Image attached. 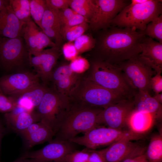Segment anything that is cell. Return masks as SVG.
<instances>
[{"label":"cell","instance_id":"cell-1","mask_svg":"<svg viewBox=\"0 0 162 162\" xmlns=\"http://www.w3.org/2000/svg\"><path fill=\"white\" fill-rule=\"evenodd\" d=\"M92 51V59L118 65L136 56L142 51L146 36L134 28L111 26L99 32Z\"/></svg>","mask_w":162,"mask_h":162},{"label":"cell","instance_id":"cell-2","mask_svg":"<svg viewBox=\"0 0 162 162\" xmlns=\"http://www.w3.org/2000/svg\"><path fill=\"white\" fill-rule=\"evenodd\" d=\"M54 136L55 139L69 141L79 134L99 125L98 116L103 109L70 101Z\"/></svg>","mask_w":162,"mask_h":162},{"label":"cell","instance_id":"cell-3","mask_svg":"<svg viewBox=\"0 0 162 162\" xmlns=\"http://www.w3.org/2000/svg\"><path fill=\"white\" fill-rule=\"evenodd\" d=\"M89 62V68L83 74L85 77L119 95L134 98L136 91L131 87L117 65L92 59Z\"/></svg>","mask_w":162,"mask_h":162},{"label":"cell","instance_id":"cell-4","mask_svg":"<svg viewBox=\"0 0 162 162\" xmlns=\"http://www.w3.org/2000/svg\"><path fill=\"white\" fill-rule=\"evenodd\" d=\"M68 97L71 102L103 109L127 98L88 79L83 74Z\"/></svg>","mask_w":162,"mask_h":162},{"label":"cell","instance_id":"cell-5","mask_svg":"<svg viewBox=\"0 0 162 162\" xmlns=\"http://www.w3.org/2000/svg\"><path fill=\"white\" fill-rule=\"evenodd\" d=\"M162 0H148L136 4L130 3L112 21L111 25L134 28L144 32L147 25L162 14Z\"/></svg>","mask_w":162,"mask_h":162},{"label":"cell","instance_id":"cell-6","mask_svg":"<svg viewBox=\"0 0 162 162\" xmlns=\"http://www.w3.org/2000/svg\"><path fill=\"white\" fill-rule=\"evenodd\" d=\"M144 137L125 128L116 129L100 125L85 132L83 136H76L69 141L84 146L88 149L96 150L99 148L108 146L121 140L135 141Z\"/></svg>","mask_w":162,"mask_h":162},{"label":"cell","instance_id":"cell-7","mask_svg":"<svg viewBox=\"0 0 162 162\" xmlns=\"http://www.w3.org/2000/svg\"><path fill=\"white\" fill-rule=\"evenodd\" d=\"M70 103L68 97L53 87L49 88L36 108L40 121L50 128L55 135Z\"/></svg>","mask_w":162,"mask_h":162},{"label":"cell","instance_id":"cell-8","mask_svg":"<svg viewBox=\"0 0 162 162\" xmlns=\"http://www.w3.org/2000/svg\"><path fill=\"white\" fill-rule=\"evenodd\" d=\"M28 50L22 37L0 38V66L7 71L29 64Z\"/></svg>","mask_w":162,"mask_h":162},{"label":"cell","instance_id":"cell-9","mask_svg":"<svg viewBox=\"0 0 162 162\" xmlns=\"http://www.w3.org/2000/svg\"><path fill=\"white\" fill-rule=\"evenodd\" d=\"M138 55L117 65L134 90L150 92L151 90L150 85L151 79L156 73L152 68L143 62L139 58Z\"/></svg>","mask_w":162,"mask_h":162},{"label":"cell","instance_id":"cell-10","mask_svg":"<svg viewBox=\"0 0 162 162\" xmlns=\"http://www.w3.org/2000/svg\"><path fill=\"white\" fill-rule=\"evenodd\" d=\"M96 7L89 20V28L93 31L108 28L112 21L129 4L124 0H94Z\"/></svg>","mask_w":162,"mask_h":162},{"label":"cell","instance_id":"cell-11","mask_svg":"<svg viewBox=\"0 0 162 162\" xmlns=\"http://www.w3.org/2000/svg\"><path fill=\"white\" fill-rule=\"evenodd\" d=\"M134 108V98L122 100L101 111L98 116V124L114 129L125 128L127 119Z\"/></svg>","mask_w":162,"mask_h":162},{"label":"cell","instance_id":"cell-12","mask_svg":"<svg viewBox=\"0 0 162 162\" xmlns=\"http://www.w3.org/2000/svg\"><path fill=\"white\" fill-rule=\"evenodd\" d=\"M75 143L55 139L39 149L27 152L20 159H30L37 162H59L66 155L76 150Z\"/></svg>","mask_w":162,"mask_h":162},{"label":"cell","instance_id":"cell-13","mask_svg":"<svg viewBox=\"0 0 162 162\" xmlns=\"http://www.w3.org/2000/svg\"><path fill=\"white\" fill-rule=\"evenodd\" d=\"M38 75L23 71L4 76L0 78V88L3 94L15 98L39 84Z\"/></svg>","mask_w":162,"mask_h":162},{"label":"cell","instance_id":"cell-14","mask_svg":"<svg viewBox=\"0 0 162 162\" xmlns=\"http://www.w3.org/2000/svg\"><path fill=\"white\" fill-rule=\"evenodd\" d=\"M60 49L55 46L44 49L37 55L29 57V64L34 70L43 84L50 81L52 73L62 54Z\"/></svg>","mask_w":162,"mask_h":162},{"label":"cell","instance_id":"cell-15","mask_svg":"<svg viewBox=\"0 0 162 162\" xmlns=\"http://www.w3.org/2000/svg\"><path fill=\"white\" fill-rule=\"evenodd\" d=\"M128 139L119 140L100 150L106 162H120L144 154L147 146Z\"/></svg>","mask_w":162,"mask_h":162},{"label":"cell","instance_id":"cell-16","mask_svg":"<svg viewBox=\"0 0 162 162\" xmlns=\"http://www.w3.org/2000/svg\"><path fill=\"white\" fill-rule=\"evenodd\" d=\"M22 37L26 46L29 57L35 56L48 47L56 46L32 19L26 23Z\"/></svg>","mask_w":162,"mask_h":162},{"label":"cell","instance_id":"cell-17","mask_svg":"<svg viewBox=\"0 0 162 162\" xmlns=\"http://www.w3.org/2000/svg\"><path fill=\"white\" fill-rule=\"evenodd\" d=\"M139 58L152 68L156 73L162 71V43L149 37H146L142 44Z\"/></svg>","mask_w":162,"mask_h":162},{"label":"cell","instance_id":"cell-18","mask_svg":"<svg viewBox=\"0 0 162 162\" xmlns=\"http://www.w3.org/2000/svg\"><path fill=\"white\" fill-rule=\"evenodd\" d=\"M25 24L17 18L10 4L0 11V38L22 37Z\"/></svg>","mask_w":162,"mask_h":162},{"label":"cell","instance_id":"cell-19","mask_svg":"<svg viewBox=\"0 0 162 162\" xmlns=\"http://www.w3.org/2000/svg\"><path fill=\"white\" fill-rule=\"evenodd\" d=\"M158 121H159L152 114L134 109L127 119L125 128L134 134L144 137Z\"/></svg>","mask_w":162,"mask_h":162},{"label":"cell","instance_id":"cell-20","mask_svg":"<svg viewBox=\"0 0 162 162\" xmlns=\"http://www.w3.org/2000/svg\"><path fill=\"white\" fill-rule=\"evenodd\" d=\"M4 118L8 126L18 134L32 124L40 121L36 112L27 111L19 106L14 111L5 113Z\"/></svg>","mask_w":162,"mask_h":162},{"label":"cell","instance_id":"cell-21","mask_svg":"<svg viewBox=\"0 0 162 162\" xmlns=\"http://www.w3.org/2000/svg\"><path fill=\"white\" fill-rule=\"evenodd\" d=\"M59 10L51 8L46 3L41 29L51 40L54 39L56 46L60 48L63 39L60 33L61 25L58 16Z\"/></svg>","mask_w":162,"mask_h":162},{"label":"cell","instance_id":"cell-22","mask_svg":"<svg viewBox=\"0 0 162 162\" xmlns=\"http://www.w3.org/2000/svg\"><path fill=\"white\" fill-rule=\"evenodd\" d=\"M134 110L148 113L154 116L159 121L162 117V105L150 94V92L137 91L134 97Z\"/></svg>","mask_w":162,"mask_h":162},{"label":"cell","instance_id":"cell-23","mask_svg":"<svg viewBox=\"0 0 162 162\" xmlns=\"http://www.w3.org/2000/svg\"><path fill=\"white\" fill-rule=\"evenodd\" d=\"M49 88L46 85L40 83L14 98L19 106L32 111L38 106Z\"/></svg>","mask_w":162,"mask_h":162},{"label":"cell","instance_id":"cell-24","mask_svg":"<svg viewBox=\"0 0 162 162\" xmlns=\"http://www.w3.org/2000/svg\"><path fill=\"white\" fill-rule=\"evenodd\" d=\"M145 154L150 162H162V127L151 137Z\"/></svg>","mask_w":162,"mask_h":162},{"label":"cell","instance_id":"cell-25","mask_svg":"<svg viewBox=\"0 0 162 162\" xmlns=\"http://www.w3.org/2000/svg\"><path fill=\"white\" fill-rule=\"evenodd\" d=\"M55 136L53 131L43 123L38 129L24 138L27 146L31 148L46 142H50Z\"/></svg>","mask_w":162,"mask_h":162},{"label":"cell","instance_id":"cell-26","mask_svg":"<svg viewBox=\"0 0 162 162\" xmlns=\"http://www.w3.org/2000/svg\"><path fill=\"white\" fill-rule=\"evenodd\" d=\"M70 7L76 13L84 17L89 22L96 6L94 0H71Z\"/></svg>","mask_w":162,"mask_h":162},{"label":"cell","instance_id":"cell-27","mask_svg":"<svg viewBox=\"0 0 162 162\" xmlns=\"http://www.w3.org/2000/svg\"><path fill=\"white\" fill-rule=\"evenodd\" d=\"M10 4L17 18L25 23L32 20L30 0H10Z\"/></svg>","mask_w":162,"mask_h":162},{"label":"cell","instance_id":"cell-28","mask_svg":"<svg viewBox=\"0 0 162 162\" xmlns=\"http://www.w3.org/2000/svg\"><path fill=\"white\" fill-rule=\"evenodd\" d=\"M82 74L75 73L71 76L62 79L54 83L53 87L59 93L68 97Z\"/></svg>","mask_w":162,"mask_h":162},{"label":"cell","instance_id":"cell-29","mask_svg":"<svg viewBox=\"0 0 162 162\" xmlns=\"http://www.w3.org/2000/svg\"><path fill=\"white\" fill-rule=\"evenodd\" d=\"M146 36L162 43V15L160 14L146 26L144 31Z\"/></svg>","mask_w":162,"mask_h":162},{"label":"cell","instance_id":"cell-30","mask_svg":"<svg viewBox=\"0 0 162 162\" xmlns=\"http://www.w3.org/2000/svg\"><path fill=\"white\" fill-rule=\"evenodd\" d=\"M30 13L31 18L40 28L41 22L46 7L44 0H30Z\"/></svg>","mask_w":162,"mask_h":162},{"label":"cell","instance_id":"cell-31","mask_svg":"<svg viewBox=\"0 0 162 162\" xmlns=\"http://www.w3.org/2000/svg\"><path fill=\"white\" fill-rule=\"evenodd\" d=\"M78 55L91 51L96 43L95 38L91 34H83L74 41Z\"/></svg>","mask_w":162,"mask_h":162},{"label":"cell","instance_id":"cell-32","mask_svg":"<svg viewBox=\"0 0 162 162\" xmlns=\"http://www.w3.org/2000/svg\"><path fill=\"white\" fill-rule=\"evenodd\" d=\"M88 22H85L79 25L70 27L61 33L63 38L73 42L84 34L89 28Z\"/></svg>","mask_w":162,"mask_h":162},{"label":"cell","instance_id":"cell-33","mask_svg":"<svg viewBox=\"0 0 162 162\" xmlns=\"http://www.w3.org/2000/svg\"><path fill=\"white\" fill-rule=\"evenodd\" d=\"M75 73L71 69L69 64H63L54 68L50 81L54 84L62 79L72 76Z\"/></svg>","mask_w":162,"mask_h":162},{"label":"cell","instance_id":"cell-34","mask_svg":"<svg viewBox=\"0 0 162 162\" xmlns=\"http://www.w3.org/2000/svg\"><path fill=\"white\" fill-rule=\"evenodd\" d=\"M89 155L88 149L76 150L68 154L59 162H88Z\"/></svg>","mask_w":162,"mask_h":162},{"label":"cell","instance_id":"cell-35","mask_svg":"<svg viewBox=\"0 0 162 162\" xmlns=\"http://www.w3.org/2000/svg\"><path fill=\"white\" fill-rule=\"evenodd\" d=\"M69 64L74 73L79 74L85 73L90 67V62L87 59L78 56L71 60Z\"/></svg>","mask_w":162,"mask_h":162},{"label":"cell","instance_id":"cell-36","mask_svg":"<svg viewBox=\"0 0 162 162\" xmlns=\"http://www.w3.org/2000/svg\"><path fill=\"white\" fill-rule=\"evenodd\" d=\"M18 106L16 100L3 94H0V112L8 113Z\"/></svg>","mask_w":162,"mask_h":162},{"label":"cell","instance_id":"cell-37","mask_svg":"<svg viewBox=\"0 0 162 162\" xmlns=\"http://www.w3.org/2000/svg\"><path fill=\"white\" fill-rule=\"evenodd\" d=\"M62 52L68 60L71 61L78 55L73 42H68L64 44L62 46Z\"/></svg>","mask_w":162,"mask_h":162},{"label":"cell","instance_id":"cell-38","mask_svg":"<svg viewBox=\"0 0 162 162\" xmlns=\"http://www.w3.org/2000/svg\"><path fill=\"white\" fill-rule=\"evenodd\" d=\"M87 22L88 20L83 16L76 14L73 15L64 25L61 28L60 33L63 32L67 29L79 25L82 23Z\"/></svg>","mask_w":162,"mask_h":162},{"label":"cell","instance_id":"cell-39","mask_svg":"<svg viewBox=\"0 0 162 162\" xmlns=\"http://www.w3.org/2000/svg\"><path fill=\"white\" fill-rule=\"evenodd\" d=\"M71 0H46V4L51 8L61 10L70 7Z\"/></svg>","mask_w":162,"mask_h":162},{"label":"cell","instance_id":"cell-40","mask_svg":"<svg viewBox=\"0 0 162 162\" xmlns=\"http://www.w3.org/2000/svg\"><path fill=\"white\" fill-rule=\"evenodd\" d=\"M161 74L156 73L152 78L150 83L151 90L155 94L162 93V76Z\"/></svg>","mask_w":162,"mask_h":162},{"label":"cell","instance_id":"cell-41","mask_svg":"<svg viewBox=\"0 0 162 162\" xmlns=\"http://www.w3.org/2000/svg\"><path fill=\"white\" fill-rule=\"evenodd\" d=\"M76 14L77 13L71 8H69L64 10H59L58 15L61 27Z\"/></svg>","mask_w":162,"mask_h":162},{"label":"cell","instance_id":"cell-42","mask_svg":"<svg viewBox=\"0 0 162 162\" xmlns=\"http://www.w3.org/2000/svg\"><path fill=\"white\" fill-rule=\"evenodd\" d=\"M89 149V155L88 162H106L100 150Z\"/></svg>","mask_w":162,"mask_h":162},{"label":"cell","instance_id":"cell-43","mask_svg":"<svg viewBox=\"0 0 162 162\" xmlns=\"http://www.w3.org/2000/svg\"><path fill=\"white\" fill-rule=\"evenodd\" d=\"M43 124L41 121L33 123L19 134L24 138L38 129Z\"/></svg>","mask_w":162,"mask_h":162},{"label":"cell","instance_id":"cell-44","mask_svg":"<svg viewBox=\"0 0 162 162\" xmlns=\"http://www.w3.org/2000/svg\"><path fill=\"white\" fill-rule=\"evenodd\" d=\"M120 162H150L147 158L145 153L140 155L127 158Z\"/></svg>","mask_w":162,"mask_h":162},{"label":"cell","instance_id":"cell-45","mask_svg":"<svg viewBox=\"0 0 162 162\" xmlns=\"http://www.w3.org/2000/svg\"><path fill=\"white\" fill-rule=\"evenodd\" d=\"M10 4V1L0 0V11Z\"/></svg>","mask_w":162,"mask_h":162},{"label":"cell","instance_id":"cell-46","mask_svg":"<svg viewBox=\"0 0 162 162\" xmlns=\"http://www.w3.org/2000/svg\"><path fill=\"white\" fill-rule=\"evenodd\" d=\"M154 98L160 104H162V93L155 94L153 96Z\"/></svg>","mask_w":162,"mask_h":162},{"label":"cell","instance_id":"cell-47","mask_svg":"<svg viewBox=\"0 0 162 162\" xmlns=\"http://www.w3.org/2000/svg\"><path fill=\"white\" fill-rule=\"evenodd\" d=\"M148 0H132L130 3L133 4L143 3L146 2Z\"/></svg>","mask_w":162,"mask_h":162},{"label":"cell","instance_id":"cell-48","mask_svg":"<svg viewBox=\"0 0 162 162\" xmlns=\"http://www.w3.org/2000/svg\"><path fill=\"white\" fill-rule=\"evenodd\" d=\"M11 162H37L34 160L30 159H20L18 160Z\"/></svg>","mask_w":162,"mask_h":162},{"label":"cell","instance_id":"cell-49","mask_svg":"<svg viewBox=\"0 0 162 162\" xmlns=\"http://www.w3.org/2000/svg\"><path fill=\"white\" fill-rule=\"evenodd\" d=\"M3 133V127L0 123V143L1 140V137H2Z\"/></svg>","mask_w":162,"mask_h":162},{"label":"cell","instance_id":"cell-50","mask_svg":"<svg viewBox=\"0 0 162 162\" xmlns=\"http://www.w3.org/2000/svg\"><path fill=\"white\" fill-rule=\"evenodd\" d=\"M3 94L0 88V94Z\"/></svg>","mask_w":162,"mask_h":162}]
</instances>
